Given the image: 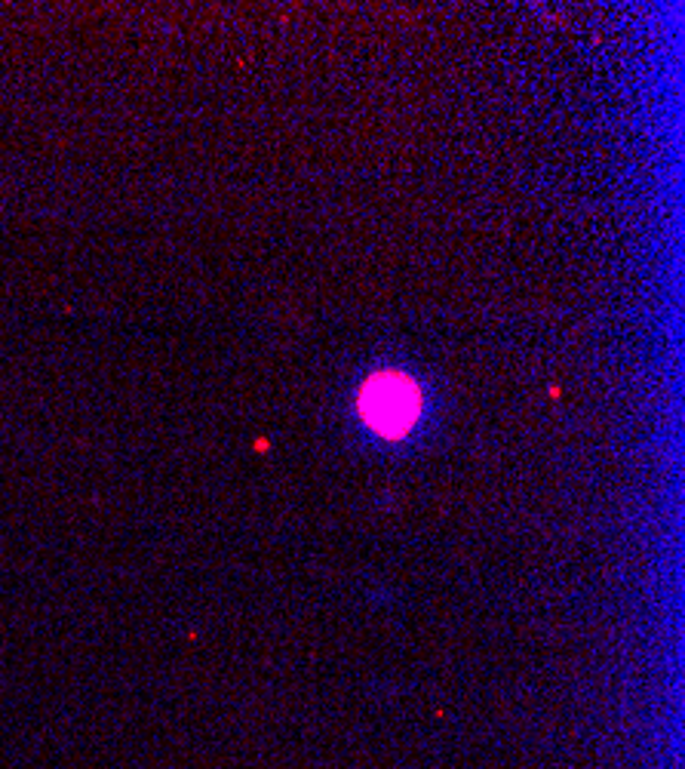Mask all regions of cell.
Masks as SVG:
<instances>
[{"instance_id":"obj_1","label":"cell","mask_w":685,"mask_h":769,"mask_svg":"<svg viewBox=\"0 0 685 769\" xmlns=\"http://www.w3.org/2000/svg\"><path fill=\"white\" fill-rule=\"evenodd\" d=\"M357 406L372 431L397 440L409 434V428L422 416V391L409 376L378 373L363 385Z\"/></svg>"}]
</instances>
